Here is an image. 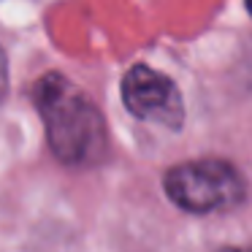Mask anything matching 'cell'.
<instances>
[{
  "label": "cell",
  "mask_w": 252,
  "mask_h": 252,
  "mask_svg": "<svg viewBox=\"0 0 252 252\" xmlns=\"http://www.w3.org/2000/svg\"><path fill=\"white\" fill-rule=\"evenodd\" d=\"M35 106L46 125L49 147L63 163L90 165L106 152V122L98 106L60 73L35 84Z\"/></svg>",
  "instance_id": "6da1fadb"
},
{
  "label": "cell",
  "mask_w": 252,
  "mask_h": 252,
  "mask_svg": "<svg viewBox=\"0 0 252 252\" xmlns=\"http://www.w3.org/2000/svg\"><path fill=\"white\" fill-rule=\"evenodd\" d=\"M165 192L185 212L209 214L236 206L244 198V179L222 160H192L165 174Z\"/></svg>",
  "instance_id": "7a4b0ae2"
},
{
  "label": "cell",
  "mask_w": 252,
  "mask_h": 252,
  "mask_svg": "<svg viewBox=\"0 0 252 252\" xmlns=\"http://www.w3.org/2000/svg\"><path fill=\"white\" fill-rule=\"evenodd\" d=\"M122 100L127 111L138 120L158 122L171 130L182 125V95L165 73L149 65H133L122 79Z\"/></svg>",
  "instance_id": "3957f363"
},
{
  "label": "cell",
  "mask_w": 252,
  "mask_h": 252,
  "mask_svg": "<svg viewBox=\"0 0 252 252\" xmlns=\"http://www.w3.org/2000/svg\"><path fill=\"white\" fill-rule=\"evenodd\" d=\"M3 93H6V57L0 52V98H3Z\"/></svg>",
  "instance_id": "277c9868"
},
{
  "label": "cell",
  "mask_w": 252,
  "mask_h": 252,
  "mask_svg": "<svg viewBox=\"0 0 252 252\" xmlns=\"http://www.w3.org/2000/svg\"><path fill=\"white\" fill-rule=\"evenodd\" d=\"M247 8H250V14H252V0H247Z\"/></svg>",
  "instance_id": "5b68a950"
},
{
  "label": "cell",
  "mask_w": 252,
  "mask_h": 252,
  "mask_svg": "<svg viewBox=\"0 0 252 252\" xmlns=\"http://www.w3.org/2000/svg\"><path fill=\"white\" fill-rule=\"evenodd\" d=\"M222 252H236V250H222Z\"/></svg>",
  "instance_id": "8992f818"
}]
</instances>
